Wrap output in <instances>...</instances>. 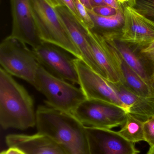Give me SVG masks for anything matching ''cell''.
<instances>
[{
	"mask_svg": "<svg viewBox=\"0 0 154 154\" xmlns=\"http://www.w3.org/2000/svg\"><path fill=\"white\" fill-rule=\"evenodd\" d=\"M36 116L38 133L51 137L67 154H90L86 127L72 113L45 105L38 107Z\"/></svg>",
	"mask_w": 154,
	"mask_h": 154,
	"instance_id": "cell-1",
	"label": "cell"
},
{
	"mask_svg": "<svg viewBox=\"0 0 154 154\" xmlns=\"http://www.w3.org/2000/svg\"><path fill=\"white\" fill-rule=\"evenodd\" d=\"M34 102L25 88L0 69V124L3 129L25 130L36 126Z\"/></svg>",
	"mask_w": 154,
	"mask_h": 154,
	"instance_id": "cell-2",
	"label": "cell"
},
{
	"mask_svg": "<svg viewBox=\"0 0 154 154\" xmlns=\"http://www.w3.org/2000/svg\"><path fill=\"white\" fill-rule=\"evenodd\" d=\"M34 88L44 95L47 106L72 113L86 97L81 88L52 75L40 66Z\"/></svg>",
	"mask_w": 154,
	"mask_h": 154,
	"instance_id": "cell-3",
	"label": "cell"
},
{
	"mask_svg": "<svg viewBox=\"0 0 154 154\" xmlns=\"http://www.w3.org/2000/svg\"><path fill=\"white\" fill-rule=\"evenodd\" d=\"M30 3L42 40L59 46L75 57L82 60L80 52L72 41L56 9L47 0H30Z\"/></svg>",
	"mask_w": 154,
	"mask_h": 154,
	"instance_id": "cell-4",
	"label": "cell"
},
{
	"mask_svg": "<svg viewBox=\"0 0 154 154\" xmlns=\"http://www.w3.org/2000/svg\"><path fill=\"white\" fill-rule=\"evenodd\" d=\"M0 64L8 74L34 87L40 65L26 43L10 35L5 38L0 44Z\"/></svg>",
	"mask_w": 154,
	"mask_h": 154,
	"instance_id": "cell-5",
	"label": "cell"
},
{
	"mask_svg": "<svg viewBox=\"0 0 154 154\" xmlns=\"http://www.w3.org/2000/svg\"><path fill=\"white\" fill-rule=\"evenodd\" d=\"M72 114L86 126L109 129L122 126L127 115L122 109L88 99L80 103Z\"/></svg>",
	"mask_w": 154,
	"mask_h": 154,
	"instance_id": "cell-6",
	"label": "cell"
},
{
	"mask_svg": "<svg viewBox=\"0 0 154 154\" xmlns=\"http://www.w3.org/2000/svg\"><path fill=\"white\" fill-rule=\"evenodd\" d=\"M32 49L40 66L49 73L74 85H79L74 63L75 58H73L66 50L45 42L38 48Z\"/></svg>",
	"mask_w": 154,
	"mask_h": 154,
	"instance_id": "cell-7",
	"label": "cell"
},
{
	"mask_svg": "<svg viewBox=\"0 0 154 154\" xmlns=\"http://www.w3.org/2000/svg\"><path fill=\"white\" fill-rule=\"evenodd\" d=\"M74 63L78 75L80 86L87 99L98 100L124 110L112 82L96 73L82 60L75 58Z\"/></svg>",
	"mask_w": 154,
	"mask_h": 154,
	"instance_id": "cell-8",
	"label": "cell"
},
{
	"mask_svg": "<svg viewBox=\"0 0 154 154\" xmlns=\"http://www.w3.org/2000/svg\"><path fill=\"white\" fill-rule=\"evenodd\" d=\"M124 9V21L120 40L140 48L153 42L154 21L127 3Z\"/></svg>",
	"mask_w": 154,
	"mask_h": 154,
	"instance_id": "cell-9",
	"label": "cell"
},
{
	"mask_svg": "<svg viewBox=\"0 0 154 154\" xmlns=\"http://www.w3.org/2000/svg\"><path fill=\"white\" fill-rule=\"evenodd\" d=\"M12 27L10 36L36 48L42 44L33 18L30 0H10Z\"/></svg>",
	"mask_w": 154,
	"mask_h": 154,
	"instance_id": "cell-10",
	"label": "cell"
},
{
	"mask_svg": "<svg viewBox=\"0 0 154 154\" xmlns=\"http://www.w3.org/2000/svg\"><path fill=\"white\" fill-rule=\"evenodd\" d=\"M90 154H138L134 143L111 129L86 127Z\"/></svg>",
	"mask_w": 154,
	"mask_h": 154,
	"instance_id": "cell-11",
	"label": "cell"
},
{
	"mask_svg": "<svg viewBox=\"0 0 154 154\" xmlns=\"http://www.w3.org/2000/svg\"><path fill=\"white\" fill-rule=\"evenodd\" d=\"M72 41L79 51L82 60L99 75L106 78L92 53L87 39L86 29L66 6L55 8Z\"/></svg>",
	"mask_w": 154,
	"mask_h": 154,
	"instance_id": "cell-12",
	"label": "cell"
},
{
	"mask_svg": "<svg viewBox=\"0 0 154 154\" xmlns=\"http://www.w3.org/2000/svg\"><path fill=\"white\" fill-rule=\"evenodd\" d=\"M5 141L9 147H16L25 154H67L51 137L39 133L32 135H8Z\"/></svg>",
	"mask_w": 154,
	"mask_h": 154,
	"instance_id": "cell-13",
	"label": "cell"
},
{
	"mask_svg": "<svg viewBox=\"0 0 154 154\" xmlns=\"http://www.w3.org/2000/svg\"><path fill=\"white\" fill-rule=\"evenodd\" d=\"M108 45L121 84L137 95L144 97L154 98V84L146 81L138 75L126 63L118 52L111 45Z\"/></svg>",
	"mask_w": 154,
	"mask_h": 154,
	"instance_id": "cell-14",
	"label": "cell"
},
{
	"mask_svg": "<svg viewBox=\"0 0 154 154\" xmlns=\"http://www.w3.org/2000/svg\"><path fill=\"white\" fill-rule=\"evenodd\" d=\"M87 39L92 53L107 79L115 84L121 83L113 62L108 43L102 36L87 28Z\"/></svg>",
	"mask_w": 154,
	"mask_h": 154,
	"instance_id": "cell-15",
	"label": "cell"
},
{
	"mask_svg": "<svg viewBox=\"0 0 154 154\" xmlns=\"http://www.w3.org/2000/svg\"><path fill=\"white\" fill-rule=\"evenodd\" d=\"M113 84L122 102L124 110L127 114L143 122L154 116V98L144 97L137 95L121 83Z\"/></svg>",
	"mask_w": 154,
	"mask_h": 154,
	"instance_id": "cell-16",
	"label": "cell"
},
{
	"mask_svg": "<svg viewBox=\"0 0 154 154\" xmlns=\"http://www.w3.org/2000/svg\"><path fill=\"white\" fill-rule=\"evenodd\" d=\"M120 36L110 35L103 38L118 52L126 63L138 75L146 81L153 83L151 76L148 74L139 57L132 49V46L120 40Z\"/></svg>",
	"mask_w": 154,
	"mask_h": 154,
	"instance_id": "cell-17",
	"label": "cell"
},
{
	"mask_svg": "<svg viewBox=\"0 0 154 154\" xmlns=\"http://www.w3.org/2000/svg\"><path fill=\"white\" fill-rule=\"evenodd\" d=\"M87 10L94 24V28L90 30L103 37L121 35L124 21V9L110 16H101L91 10Z\"/></svg>",
	"mask_w": 154,
	"mask_h": 154,
	"instance_id": "cell-18",
	"label": "cell"
},
{
	"mask_svg": "<svg viewBox=\"0 0 154 154\" xmlns=\"http://www.w3.org/2000/svg\"><path fill=\"white\" fill-rule=\"evenodd\" d=\"M143 124L142 120L127 114L125 122L118 132L126 139L134 143L145 141Z\"/></svg>",
	"mask_w": 154,
	"mask_h": 154,
	"instance_id": "cell-19",
	"label": "cell"
},
{
	"mask_svg": "<svg viewBox=\"0 0 154 154\" xmlns=\"http://www.w3.org/2000/svg\"><path fill=\"white\" fill-rule=\"evenodd\" d=\"M74 2L81 23L86 28L92 29L94 28V23L89 14L87 9L80 0H74Z\"/></svg>",
	"mask_w": 154,
	"mask_h": 154,
	"instance_id": "cell-20",
	"label": "cell"
},
{
	"mask_svg": "<svg viewBox=\"0 0 154 154\" xmlns=\"http://www.w3.org/2000/svg\"><path fill=\"white\" fill-rule=\"evenodd\" d=\"M135 8L139 12L154 21V0H136Z\"/></svg>",
	"mask_w": 154,
	"mask_h": 154,
	"instance_id": "cell-21",
	"label": "cell"
},
{
	"mask_svg": "<svg viewBox=\"0 0 154 154\" xmlns=\"http://www.w3.org/2000/svg\"><path fill=\"white\" fill-rule=\"evenodd\" d=\"M144 136L145 141L150 145L154 146V116L144 122Z\"/></svg>",
	"mask_w": 154,
	"mask_h": 154,
	"instance_id": "cell-22",
	"label": "cell"
},
{
	"mask_svg": "<svg viewBox=\"0 0 154 154\" xmlns=\"http://www.w3.org/2000/svg\"><path fill=\"white\" fill-rule=\"evenodd\" d=\"M47 1L51 5H52L55 8L59 6H66L73 14L76 18L81 22L76 9L74 0H47Z\"/></svg>",
	"mask_w": 154,
	"mask_h": 154,
	"instance_id": "cell-23",
	"label": "cell"
},
{
	"mask_svg": "<svg viewBox=\"0 0 154 154\" xmlns=\"http://www.w3.org/2000/svg\"><path fill=\"white\" fill-rule=\"evenodd\" d=\"M91 10L96 14L103 16L115 15L119 11L107 5L95 6Z\"/></svg>",
	"mask_w": 154,
	"mask_h": 154,
	"instance_id": "cell-24",
	"label": "cell"
},
{
	"mask_svg": "<svg viewBox=\"0 0 154 154\" xmlns=\"http://www.w3.org/2000/svg\"><path fill=\"white\" fill-rule=\"evenodd\" d=\"M106 5L115 8L117 10H124V4L118 2V0H104Z\"/></svg>",
	"mask_w": 154,
	"mask_h": 154,
	"instance_id": "cell-25",
	"label": "cell"
},
{
	"mask_svg": "<svg viewBox=\"0 0 154 154\" xmlns=\"http://www.w3.org/2000/svg\"><path fill=\"white\" fill-rule=\"evenodd\" d=\"M1 154H25L22 151L16 147H9L8 150L3 151Z\"/></svg>",
	"mask_w": 154,
	"mask_h": 154,
	"instance_id": "cell-26",
	"label": "cell"
},
{
	"mask_svg": "<svg viewBox=\"0 0 154 154\" xmlns=\"http://www.w3.org/2000/svg\"><path fill=\"white\" fill-rule=\"evenodd\" d=\"M90 1L93 8L95 6L106 5L104 0H90Z\"/></svg>",
	"mask_w": 154,
	"mask_h": 154,
	"instance_id": "cell-27",
	"label": "cell"
},
{
	"mask_svg": "<svg viewBox=\"0 0 154 154\" xmlns=\"http://www.w3.org/2000/svg\"><path fill=\"white\" fill-rule=\"evenodd\" d=\"M80 1L86 6L88 10H92L93 7L90 0H80Z\"/></svg>",
	"mask_w": 154,
	"mask_h": 154,
	"instance_id": "cell-28",
	"label": "cell"
},
{
	"mask_svg": "<svg viewBox=\"0 0 154 154\" xmlns=\"http://www.w3.org/2000/svg\"><path fill=\"white\" fill-rule=\"evenodd\" d=\"M127 5L131 7H135L136 4V0H125Z\"/></svg>",
	"mask_w": 154,
	"mask_h": 154,
	"instance_id": "cell-29",
	"label": "cell"
},
{
	"mask_svg": "<svg viewBox=\"0 0 154 154\" xmlns=\"http://www.w3.org/2000/svg\"><path fill=\"white\" fill-rule=\"evenodd\" d=\"M146 154H154V146L150 147V149Z\"/></svg>",
	"mask_w": 154,
	"mask_h": 154,
	"instance_id": "cell-30",
	"label": "cell"
},
{
	"mask_svg": "<svg viewBox=\"0 0 154 154\" xmlns=\"http://www.w3.org/2000/svg\"><path fill=\"white\" fill-rule=\"evenodd\" d=\"M151 79H152V82L154 84V65L152 73V75H151Z\"/></svg>",
	"mask_w": 154,
	"mask_h": 154,
	"instance_id": "cell-31",
	"label": "cell"
},
{
	"mask_svg": "<svg viewBox=\"0 0 154 154\" xmlns=\"http://www.w3.org/2000/svg\"><path fill=\"white\" fill-rule=\"evenodd\" d=\"M118 1L122 3V4L125 3H126L125 0H118Z\"/></svg>",
	"mask_w": 154,
	"mask_h": 154,
	"instance_id": "cell-32",
	"label": "cell"
}]
</instances>
